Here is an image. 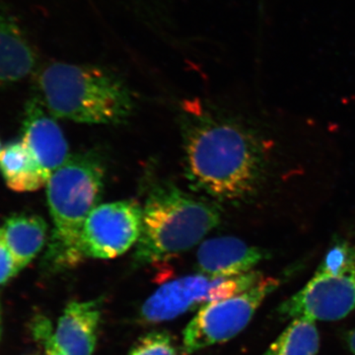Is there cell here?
Masks as SVG:
<instances>
[{"instance_id": "cell-1", "label": "cell", "mask_w": 355, "mask_h": 355, "mask_svg": "<svg viewBox=\"0 0 355 355\" xmlns=\"http://www.w3.org/2000/svg\"><path fill=\"white\" fill-rule=\"evenodd\" d=\"M184 171L210 197L236 202L258 190L265 157L260 142L235 121L198 114L184 128Z\"/></svg>"}, {"instance_id": "cell-2", "label": "cell", "mask_w": 355, "mask_h": 355, "mask_svg": "<svg viewBox=\"0 0 355 355\" xmlns=\"http://www.w3.org/2000/svg\"><path fill=\"white\" fill-rule=\"evenodd\" d=\"M105 166L94 153L69 156L46 183V200L53 229L44 263L58 272L84 260L81 233L103 190Z\"/></svg>"}, {"instance_id": "cell-3", "label": "cell", "mask_w": 355, "mask_h": 355, "mask_svg": "<svg viewBox=\"0 0 355 355\" xmlns=\"http://www.w3.org/2000/svg\"><path fill=\"white\" fill-rule=\"evenodd\" d=\"M40 101L53 118L118 125L132 114V95L111 71L67 62L46 65L37 77Z\"/></svg>"}, {"instance_id": "cell-4", "label": "cell", "mask_w": 355, "mask_h": 355, "mask_svg": "<svg viewBox=\"0 0 355 355\" xmlns=\"http://www.w3.org/2000/svg\"><path fill=\"white\" fill-rule=\"evenodd\" d=\"M220 222V210L173 184H160L142 207V226L133 261L146 266L169 260L202 241Z\"/></svg>"}, {"instance_id": "cell-5", "label": "cell", "mask_w": 355, "mask_h": 355, "mask_svg": "<svg viewBox=\"0 0 355 355\" xmlns=\"http://www.w3.org/2000/svg\"><path fill=\"white\" fill-rule=\"evenodd\" d=\"M263 279L253 272L230 277L196 275L167 282L154 292L140 311L146 323L170 321L191 310L233 297L248 291Z\"/></svg>"}, {"instance_id": "cell-6", "label": "cell", "mask_w": 355, "mask_h": 355, "mask_svg": "<svg viewBox=\"0 0 355 355\" xmlns=\"http://www.w3.org/2000/svg\"><path fill=\"white\" fill-rule=\"evenodd\" d=\"M279 280L266 277L233 297L203 306L184 331L183 352L190 355L210 345L228 342L250 323Z\"/></svg>"}, {"instance_id": "cell-7", "label": "cell", "mask_w": 355, "mask_h": 355, "mask_svg": "<svg viewBox=\"0 0 355 355\" xmlns=\"http://www.w3.org/2000/svg\"><path fill=\"white\" fill-rule=\"evenodd\" d=\"M142 207L135 200L98 205L89 214L81 233L84 259H114L139 241Z\"/></svg>"}, {"instance_id": "cell-8", "label": "cell", "mask_w": 355, "mask_h": 355, "mask_svg": "<svg viewBox=\"0 0 355 355\" xmlns=\"http://www.w3.org/2000/svg\"><path fill=\"white\" fill-rule=\"evenodd\" d=\"M354 308L355 266L338 275L316 272L300 291L280 304L277 312L284 319L336 321Z\"/></svg>"}, {"instance_id": "cell-9", "label": "cell", "mask_w": 355, "mask_h": 355, "mask_svg": "<svg viewBox=\"0 0 355 355\" xmlns=\"http://www.w3.org/2000/svg\"><path fill=\"white\" fill-rule=\"evenodd\" d=\"M21 139L50 178L69 157L64 133L38 98H33L26 106Z\"/></svg>"}, {"instance_id": "cell-10", "label": "cell", "mask_w": 355, "mask_h": 355, "mask_svg": "<svg viewBox=\"0 0 355 355\" xmlns=\"http://www.w3.org/2000/svg\"><path fill=\"white\" fill-rule=\"evenodd\" d=\"M266 258L260 248L251 246L231 236L212 238L198 248L197 266L202 275L230 277L244 275Z\"/></svg>"}, {"instance_id": "cell-11", "label": "cell", "mask_w": 355, "mask_h": 355, "mask_svg": "<svg viewBox=\"0 0 355 355\" xmlns=\"http://www.w3.org/2000/svg\"><path fill=\"white\" fill-rule=\"evenodd\" d=\"M101 316L100 300L70 302L53 335L58 347L67 355H93Z\"/></svg>"}, {"instance_id": "cell-12", "label": "cell", "mask_w": 355, "mask_h": 355, "mask_svg": "<svg viewBox=\"0 0 355 355\" xmlns=\"http://www.w3.org/2000/svg\"><path fill=\"white\" fill-rule=\"evenodd\" d=\"M36 65V53L18 21L0 6V85L17 83Z\"/></svg>"}, {"instance_id": "cell-13", "label": "cell", "mask_w": 355, "mask_h": 355, "mask_svg": "<svg viewBox=\"0 0 355 355\" xmlns=\"http://www.w3.org/2000/svg\"><path fill=\"white\" fill-rule=\"evenodd\" d=\"M0 228L20 272L43 249L48 230L46 221L33 214H15Z\"/></svg>"}, {"instance_id": "cell-14", "label": "cell", "mask_w": 355, "mask_h": 355, "mask_svg": "<svg viewBox=\"0 0 355 355\" xmlns=\"http://www.w3.org/2000/svg\"><path fill=\"white\" fill-rule=\"evenodd\" d=\"M0 171L8 188L18 193L38 190L50 179L22 139L1 149Z\"/></svg>"}, {"instance_id": "cell-15", "label": "cell", "mask_w": 355, "mask_h": 355, "mask_svg": "<svg viewBox=\"0 0 355 355\" xmlns=\"http://www.w3.org/2000/svg\"><path fill=\"white\" fill-rule=\"evenodd\" d=\"M320 336L315 322L305 318L293 319L263 355H316Z\"/></svg>"}, {"instance_id": "cell-16", "label": "cell", "mask_w": 355, "mask_h": 355, "mask_svg": "<svg viewBox=\"0 0 355 355\" xmlns=\"http://www.w3.org/2000/svg\"><path fill=\"white\" fill-rule=\"evenodd\" d=\"M128 355H177V350L169 333L156 331L141 336Z\"/></svg>"}, {"instance_id": "cell-17", "label": "cell", "mask_w": 355, "mask_h": 355, "mask_svg": "<svg viewBox=\"0 0 355 355\" xmlns=\"http://www.w3.org/2000/svg\"><path fill=\"white\" fill-rule=\"evenodd\" d=\"M355 266V251L347 243L338 242L329 250L318 272L338 275Z\"/></svg>"}, {"instance_id": "cell-18", "label": "cell", "mask_w": 355, "mask_h": 355, "mask_svg": "<svg viewBox=\"0 0 355 355\" xmlns=\"http://www.w3.org/2000/svg\"><path fill=\"white\" fill-rule=\"evenodd\" d=\"M16 275H18V272L15 261L10 250L7 247L1 228H0V286L6 284Z\"/></svg>"}, {"instance_id": "cell-19", "label": "cell", "mask_w": 355, "mask_h": 355, "mask_svg": "<svg viewBox=\"0 0 355 355\" xmlns=\"http://www.w3.org/2000/svg\"><path fill=\"white\" fill-rule=\"evenodd\" d=\"M36 331L37 336L43 342L46 347V355H67L58 347L55 336L51 334L50 324L46 322V320L38 323Z\"/></svg>"}, {"instance_id": "cell-20", "label": "cell", "mask_w": 355, "mask_h": 355, "mask_svg": "<svg viewBox=\"0 0 355 355\" xmlns=\"http://www.w3.org/2000/svg\"><path fill=\"white\" fill-rule=\"evenodd\" d=\"M347 343L349 345V349L355 355V329L349 331L347 335Z\"/></svg>"}, {"instance_id": "cell-21", "label": "cell", "mask_w": 355, "mask_h": 355, "mask_svg": "<svg viewBox=\"0 0 355 355\" xmlns=\"http://www.w3.org/2000/svg\"><path fill=\"white\" fill-rule=\"evenodd\" d=\"M2 324H1V309H0V338H1Z\"/></svg>"}, {"instance_id": "cell-22", "label": "cell", "mask_w": 355, "mask_h": 355, "mask_svg": "<svg viewBox=\"0 0 355 355\" xmlns=\"http://www.w3.org/2000/svg\"><path fill=\"white\" fill-rule=\"evenodd\" d=\"M1 149H2V148H1V146H0V151H1Z\"/></svg>"}]
</instances>
